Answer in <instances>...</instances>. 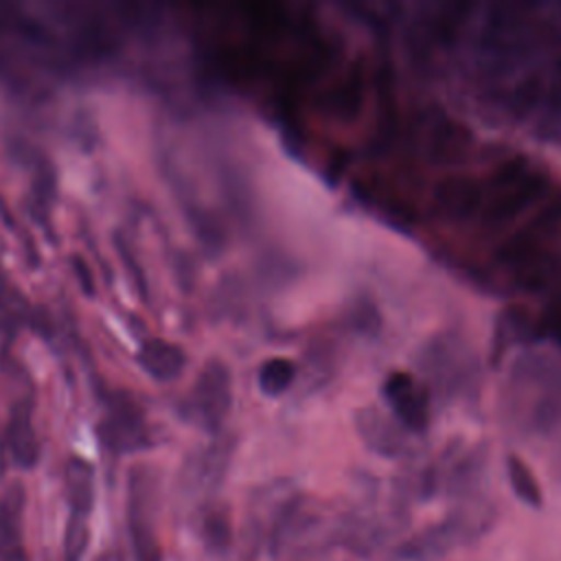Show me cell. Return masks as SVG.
I'll return each mask as SVG.
<instances>
[{"mask_svg": "<svg viewBox=\"0 0 561 561\" xmlns=\"http://www.w3.org/2000/svg\"><path fill=\"white\" fill-rule=\"evenodd\" d=\"M99 445L112 456H127L153 445L142 403L125 388H101V412L94 423Z\"/></svg>", "mask_w": 561, "mask_h": 561, "instance_id": "1", "label": "cell"}, {"mask_svg": "<svg viewBox=\"0 0 561 561\" xmlns=\"http://www.w3.org/2000/svg\"><path fill=\"white\" fill-rule=\"evenodd\" d=\"M232 401V388H230V373L226 364L219 359H210L197 375L191 392L182 401V414L202 425L208 432H215Z\"/></svg>", "mask_w": 561, "mask_h": 561, "instance_id": "2", "label": "cell"}, {"mask_svg": "<svg viewBox=\"0 0 561 561\" xmlns=\"http://www.w3.org/2000/svg\"><path fill=\"white\" fill-rule=\"evenodd\" d=\"M42 456V443L33 421V401L18 399L0 430V458L22 471L37 467Z\"/></svg>", "mask_w": 561, "mask_h": 561, "instance_id": "3", "label": "cell"}, {"mask_svg": "<svg viewBox=\"0 0 561 561\" xmlns=\"http://www.w3.org/2000/svg\"><path fill=\"white\" fill-rule=\"evenodd\" d=\"M136 364L149 379L158 383H171L184 373L188 355L184 346L160 335H149L136 351Z\"/></svg>", "mask_w": 561, "mask_h": 561, "instance_id": "4", "label": "cell"}, {"mask_svg": "<svg viewBox=\"0 0 561 561\" xmlns=\"http://www.w3.org/2000/svg\"><path fill=\"white\" fill-rule=\"evenodd\" d=\"M35 316V305H31L20 287H15L0 270V335L13 337L20 329L39 327Z\"/></svg>", "mask_w": 561, "mask_h": 561, "instance_id": "5", "label": "cell"}, {"mask_svg": "<svg viewBox=\"0 0 561 561\" xmlns=\"http://www.w3.org/2000/svg\"><path fill=\"white\" fill-rule=\"evenodd\" d=\"M64 489L70 515L88 517L94 504V469L81 456H70L64 467Z\"/></svg>", "mask_w": 561, "mask_h": 561, "instance_id": "6", "label": "cell"}, {"mask_svg": "<svg viewBox=\"0 0 561 561\" xmlns=\"http://www.w3.org/2000/svg\"><path fill=\"white\" fill-rule=\"evenodd\" d=\"M383 392L405 425H410L412 430H421L425 425V408L414 392L412 379L405 373H392L386 381Z\"/></svg>", "mask_w": 561, "mask_h": 561, "instance_id": "7", "label": "cell"}, {"mask_svg": "<svg viewBox=\"0 0 561 561\" xmlns=\"http://www.w3.org/2000/svg\"><path fill=\"white\" fill-rule=\"evenodd\" d=\"M22 517H24V491L11 486L0 500V550L22 546Z\"/></svg>", "mask_w": 561, "mask_h": 561, "instance_id": "8", "label": "cell"}, {"mask_svg": "<svg viewBox=\"0 0 561 561\" xmlns=\"http://www.w3.org/2000/svg\"><path fill=\"white\" fill-rule=\"evenodd\" d=\"M296 377V364L287 357H270L261 364L256 373V381L261 392L267 397H278L283 394Z\"/></svg>", "mask_w": 561, "mask_h": 561, "instance_id": "9", "label": "cell"}, {"mask_svg": "<svg viewBox=\"0 0 561 561\" xmlns=\"http://www.w3.org/2000/svg\"><path fill=\"white\" fill-rule=\"evenodd\" d=\"M129 535L138 561H160V546L142 511V504L129 508Z\"/></svg>", "mask_w": 561, "mask_h": 561, "instance_id": "10", "label": "cell"}, {"mask_svg": "<svg viewBox=\"0 0 561 561\" xmlns=\"http://www.w3.org/2000/svg\"><path fill=\"white\" fill-rule=\"evenodd\" d=\"M506 471H508V480H511L515 495L530 506H541V489H539L533 471L526 467V462L517 456H508Z\"/></svg>", "mask_w": 561, "mask_h": 561, "instance_id": "11", "label": "cell"}, {"mask_svg": "<svg viewBox=\"0 0 561 561\" xmlns=\"http://www.w3.org/2000/svg\"><path fill=\"white\" fill-rule=\"evenodd\" d=\"M88 517H75L70 515L68 519V530H66V561H79L85 543H88Z\"/></svg>", "mask_w": 561, "mask_h": 561, "instance_id": "12", "label": "cell"}, {"mask_svg": "<svg viewBox=\"0 0 561 561\" xmlns=\"http://www.w3.org/2000/svg\"><path fill=\"white\" fill-rule=\"evenodd\" d=\"M204 537L208 539L210 546L224 548L230 539V528H228L226 517L224 515H208L204 519Z\"/></svg>", "mask_w": 561, "mask_h": 561, "instance_id": "13", "label": "cell"}, {"mask_svg": "<svg viewBox=\"0 0 561 561\" xmlns=\"http://www.w3.org/2000/svg\"><path fill=\"white\" fill-rule=\"evenodd\" d=\"M72 272H75L77 280L81 283L83 291L92 296L94 294V278H92V272L88 270V263H83V259H79V256H72Z\"/></svg>", "mask_w": 561, "mask_h": 561, "instance_id": "14", "label": "cell"}, {"mask_svg": "<svg viewBox=\"0 0 561 561\" xmlns=\"http://www.w3.org/2000/svg\"><path fill=\"white\" fill-rule=\"evenodd\" d=\"M118 252H121V256H123V261H125V263H127V265H129V267H131V265H134V263H136V261H134V256H131V254H129V250H127V248H125V245H123V243H121V245H118ZM131 278H134V283H136V285H138V287H140V289H142V296H147V283H145V276H142V274H138V272H136V270H134V276H131Z\"/></svg>", "mask_w": 561, "mask_h": 561, "instance_id": "15", "label": "cell"}]
</instances>
